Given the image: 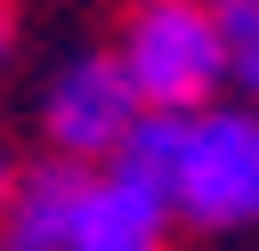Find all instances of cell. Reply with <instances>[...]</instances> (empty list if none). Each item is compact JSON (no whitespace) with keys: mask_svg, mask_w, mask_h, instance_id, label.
<instances>
[{"mask_svg":"<svg viewBox=\"0 0 259 251\" xmlns=\"http://www.w3.org/2000/svg\"><path fill=\"white\" fill-rule=\"evenodd\" d=\"M130 97L146 113H202L227 89V57H219V16L210 0H138L113 49Z\"/></svg>","mask_w":259,"mask_h":251,"instance_id":"1","label":"cell"},{"mask_svg":"<svg viewBox=\"0 0 259 251\" xmlns=\"http://www.w3.org/2000/svg\"><path fill=\"white\" fill-rule=\"evenodd\" d=\"M170 219L210 227V235L259 219V113L251 105H202V113H186L178 170H170Z\"/></svg>","mask_w":259,"mask_h":251,"instance_id":"2","label":"cell"},{"mask_svg":"<svg viewBox=\"0 0 259 251\" xmlns=\"http://www.w3.org/2000/svg\"><path fill=\"white\" fill-rule=\"evenodd\" d=\"M138 113H146V105L130 97L113 49H81V57L57 65V81H49V97H40V138H49L57 162H81V170H89V162H105V154L121 146V130H130Z\"/></svg>","mask_w":259,"mask_h":251,"instance_id":"3","label":"cell"},{"mask_svg":"<svg viewBox=\"0 0 259 251\" xmlns=\"http://www.w3.org/2000/svg\"><path fill=\"white\" fill-rule=\"evenodd\" d=\"M170 235V202L121 170H89L81 202H73V251H162Z\"/></svg>","mask_w":259,"mask_h":251,"instance_id":"4","label":"cell"},{"mask_svg":"<svg viewBox=\"0 0 259 251\" xmlns=\"http://www.w3.org/2000/svg\"><path fill=\"white\" fill-rule=\"evenodd\" d=\"M81 162H32L8 178L0 202V251H73V202H81Z\"/></svg>","mask_w":259,"mask_h":251,"instance_id":"5","label":"cell"},{"mask_svg":"<svg viewBox=\"0 0 259 251\" xmlns=\"http://www.w3.org/2000/svg\"><path fill=\"white\" fill-rule=\"evenodd\" d=\"M178 138H186V113H138V121L121 130V146L105 154V170H121V178H138V186H154V194L170 202V170H178Z\"/></svg>","mask_w":259,"mask_h":251,"instance_id":"6","label":"cell"},{"mask_svg":"<svg viewBox=\"0 0 259 251\" xmlns=\"http://www.w3.org/2000/svg\"><path fill=\"white\" fill-rule=\"evenodd\" d=\"M210 16H219L227 89H243V105L259 113V0H210Z\"/></svg>","mask_w":259,"mask_h":251,"instance_id":"7","label":"cell"},{"mask_svg":"<svg viewBox=\"0 0 259 251\" xmlns=\"http://www.w3.org/2000/svg\"><path fill=\"white\" fill-rule=\"evenodd\" d=\"M8 57H16V8L0 0V65H8Z\"/></svg>","mask_w":259,"mask_h":251,"instance_id":"8","label":"cell"},{"mask_svg":"<svg viewBox=\"0 0 259 251\" xmlns=\"http://www.w3.org/2000/svg\"><path fill=\"white\" fill-rule=\"evenodd\" d=\"M8 178H16V170H8V154H0V202H8Z\"/></svg>","mask_w":259,"mask_h":251,"instance_id":"9","label":"cell"},{"mask_svg":"<svg viewBox=\"0 0 259 251\" xmlns=\"http://www.w3.org/2000/svg\"><path fill=\"white\" fill-rule=\"evenodd\" d=\"M130 8H138V0H130Z\"/></svg>","mask_w":259,"mask_h":251,"instance_id":"10","label":"cell"}]
</instances>
